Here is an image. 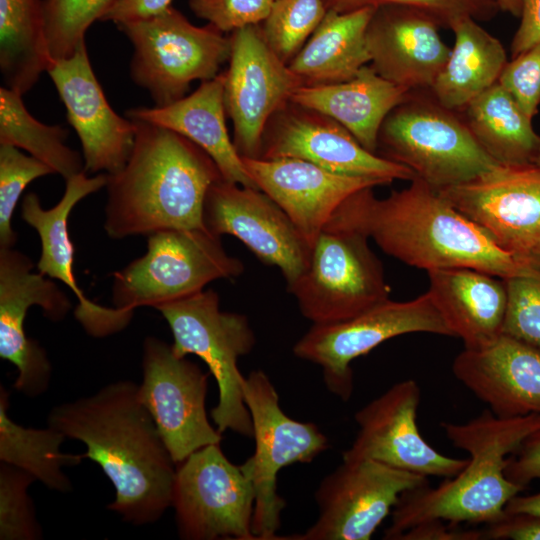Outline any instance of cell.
<instances>
[{
  "label": "cell",
  "mask_w": 540,
  "mask_h": 540,
  "mask_svg": "<svg viewBox=\"0 0 540 540\" xmlns=\"http://www.w3.org/2000/svg\"><path fill=\"white\" fill-rule=\"evenodd\" d=\"M48 426L83 442L115 488L108 509L124 521H157L171 506L176 469L156 424L131 381L106 385L92 396L54 407Z\"/></svg>",
  "instance_id": "1"
},
{
  "label": "cell",
  "mask_w": 540,
  "mask_h": 540,
  "mask_svg": "<svg viewBox=\"0 0 540 540\" xmlns=\"http://www.w3.org/2000/svg\"><path fill=\"white\" fill-rule=\"evenodd\" d=\"M373 189L347 198L325 228L359 232L387 255L426 271L465 267L502 279L531 271V264L499 248L423 180L415 177L409 186L383 199Z\"/></svg>",
  "instance_id": "2"
},
{
  "label": "cell",
  "mask_w": 540,
  "mask_h": 540,
  "mask_svg": "<svg viewBox=\"0 0 540 540\" xmlns=\"http://www.w3.org/2000/svg\"><path fill=\"white\" fill-rule=\"evenodd\" d=\"M133 121L132 152L120 171L107 174V235L123 239L168 229H206L205 198L223 178L214 160L172 130Z\"/></svg>",
  "instance_id": "3"
},
{
  "label": "cell",
  "mask_w": 540,
  "mask_h": 540,
  "mask_svg": "<svg viewBox=\"0 0 540 540\" xmlns=\"http://www.w3.org/2000/svg\"><path fill=\"white\" fill-rule=\"evenodd\" d=\"M440 426L456 448L469 454L468 462L437 487L427 484L403 493L384 539L397 540L409 528L432 520L496 522L505 515L509 500L525 490L507 478V456L540 429V414L504 418L486 409L467 422L443 421Z\"/></svg>",
  "instance_id": "4"
},
{
  "label": "cell",
  "mask_w": 540,
  "mask_h": 540,
  "mask_svg": "<svg viewBox=\"0 0 540 540\" xmlns=\"http://www.w3.org/2000/svg\"><path fill=\"white\" fill-rule=\"evenodd\" d=\"M422 92L409 91L387 115L378 136L379 156L408 167L435 190L468 182L498 165L458 111L441 105L431 91Z\"/></svg>",
  "instance_id": "5"
},
{
  "label": "cell",
  "mask_w": 540,
  "mask_h": 540,
  "mask_svg": "<svg viewBox=\"0 0 540 540\" xmlns=\"http://www.w3.org/2000/svg\"><path fill=\"white\" fill-rule=\"evenodd\" d=\"M156 309L170 327L174 353L179 357L196 355L214 376L219 399L211 417L216 429L252 437L251 415L244 400L245 376L238 367L239 358L250 353L256 342L248 318L221 311L219 296L212 289Z\"/></svg>",
  "instance_id": "6"
},
{
  "label": "cell",
  "mask_w": 540,
  "mask_h": 540,
  "mask_svg": "<svg viewBox=\"0 0 540 540\" xmlns=\"http://www.w3.org/2000/svg\"><path fill=\"white\" fill-rule=\"evenodd\" d=\"M116 26L133 46L132 81L147 90L158 107L185 97L193 81L216 77L230 58V36L210 24L195 26L173 6Z\"/></svg>",
  "instance_id": "7"
},
{
  "label": "cell",
  "mask_w": 540,
  "mask_h": 540,
  "mask_svg": "<svg viewBox=\"0 0 540 540\" xmlns=\"http://www.w3.org/2000/svg\"><path fill=\"white\" fill-rule=\"evenodd\" d=\"M244 265L207 229H168L148 236L146 253L114 272L113 304L134 311L157 308L204 290L218 279L241 275Z\"/></svg>",
  "instance_id": "8"
},
{
  "label": "cell",
  "mask_w": 540,
  "mask_h": 540,
  "mask_svg": "<svg viewBox=\"0 0 540 540\" xmlns=\"http://www.w3.org/2000/svg\"><path fill=\"white\" fill-rule=\"evenodd\" d=\"M244 400L251 415L255 451L242 471L255 490L252 531L256 540L280 539L277 531L285 500L277 491L279 471L295 463H310L329 447L317 425L290 418L267 374L252 371L244 380Z\"/></svg>",
  "instance_id": "9"
},
{
  "label": "cell",
  "mask_w": 540,
  "mask_h": 540,
  "mask_svg": "<svg viewBox=\"0 0 540 540\" xmlns=\"http://www.w3.org/2000/svg\"><path fill=\"white\" fill-rule=\"evenodd\" d=\"M368 239L331 228L317 237L305 271L287 286L313 324L345 321L389 299L383 265Z\"/></svg>",
  "instance_id": "10"
},
{
  "label": "cell",
  "mask_w": 540,
  "mask_h": 540,
  "mask_svg": "<svg viewBox=\"0 0 540 540\" xmlns=\"http://www.w3.org/2000/svg\"><path fill=\"white\" fill-rule=\"evenodd\" d=\"M410 333L453 337L428 291L409 301L389 298L345 321L313 324L293 353L319 365L327 389L347 401L354 389L351 363L385 341Z\"/></svg>",
  "instance_id": "11"
},
{
  "label": "cell",
  "mask_w": 540,
  "mask_h": 540,
  "mask_svg": "<svg viewBox=\"0 0 540 540\" xmlns=\"http://www.w3.org/2000/svg\"><path fill=\"white\" fill-rule=\"evenodd\" d=\"M177 465L171 506L182 539L256 540L254 487L220 444L205 446Z\"/></svg>",
  "instance_id": "12"
},
{
  "label": "cell",
  "mask_w": 540,
  "mask_h": 540,
  "mask_svg": "<svg viewBox=\"0 0 540 540\" xmlns=\"http://www.w3.org/2000/svg\"><path fill=\"white\" fill-rule=\"evenodd\" d=\"M437 191L499 248L524 263L540 260V166L498 164Z\"/></svg>",
  "instance_id": "13"
},
{
  "label": "cell",
  "mask_w": 540,
  "mask_h": 540,
  "mask_svg": "<svg viewBox=\"0 0 540 540\" xmlns=\"http://www.w3.org/2000/svg\"><path fill=\"white\" fill-rule=\"evenodd\" d=\"M428 484V477L383 463L342 460L318 486V517L288 539L369 540L401 495Z\"/></svg>",
  "instance_id": "14"
},
{
  "label": "cell",
  "mask_w": 540,
  "mask_h": 540,
  "mask_svg": "<svg viewBox=\"0 0 540 540\" xmlns=\"http://www.w3.org/2000/svg\"><path fill=\"white\" fill-rule=\"evenodd\" d=\"M142 367L140 400L175 464L205 446L221 443L222 433L212 427L206 413L210 372L177 356L172 345L152 336L143 344Z\"/></svg>",
  "instance_id": "15"
},
{
  "label": "cell",
  "mask_w": 540,
  "mask_h": 540,
  "mask_svg": "<svg viewBox=\"0 0 540 540\" xmlns=\"http://www.w3.org/2000/svg\"><path fill=\"white\" fill-rule=\"evenodd\" d=\"M230 39L224 103L232 141L241 157L258 158L269 119L302 82L267 45L260 24L235 30Z\"/></svg>",
  "instance_id": "16"
},
{
  "label": "cell",
  "mask_w": 540,
  "mask_h": 540,
  "mask_svg": "<svg viewBox=\"0 0 540 540\" xmlns=\"http://www.w3.org/2000/svg\"><path fill=\"white\" fill-rule=\"evenodd\" d=\"M258 158H296L328 171L384 185L413 180L408 167L366 150L340 123L291 100L269 119Z\"/></svg>",
  "instance_id": "17"
},
{
  "label": "cell",
  "mask_w": 540,
  "mask_h": 540,
  "mask_svg": "<svg viewBox=\"0 0 540 540\" xmlns=\"http://www.w3.org/2000/svg\"><path fill=\"white\" fill-rule=\"evenodd\" d=\"M203 223L212 234L232 235L261 262L278 267L287 286L308 265L311 246L282 208L258 188L218 180L207 192Z\"/></svg>",
  "instance_id": "18"
},
{
  "label": "cell",
  "mask_w": 540,
  "mask_h": 540,
  "mask_svg": "<svg viewBox=\"0 0 540 540\" xmlns=\"http://www.w3.org/2000/svg\"><path fill=\"white\" fill-rule=\"evenodd\" d=\"M420 388L413 379L392 385L359 409L357 435L342 460H374L426 477L450 478L468 459L446 456L429 445L417 425Z\"/></svg>",
  "instance_id": "19"
},
{
  "label": "cell",
  "mask_w": 540,
  "mask_h": 540,
  "mask_svg": "<svg viewBox=\"0 0 540 540\" xmlns=\"http://www.w3.org/2000/svg\"><path fill=\"white\" fill-rule=\"evenodd\" d=\"M33 267L25 254L0 248V357L18 370L14 387L31 397L46 391L52 367L45 350L25 334L28 309L38 305L52 321L62 320L71 309L65 293Z\"/></svg>",
  "instance_id": "20"
},
{
  "label": "cell",
  "mask_w": 540,
  "mask_h": 540,
  "mask_svg": "<svg viewBox=\"0 0 540 540\" xmlns=\"http://www.w3.org/2000/svg\"><path fill=\"white\" fill-rule=\"evenodd\" d=\"M46 72L79 137L85 172L120 171L132 152L136 124L110 106L90 64L86 44L72 56L52 62Z\"/></svg>",
  "instance_id": "21"
},
{
  "label": "cell",
  "mask_w": 540,
  "mask_h": 540,
  "mask_svg": "<svg viewBox=\"0 0 540 540\" xmlns=\"http://www.w3.org/2000/svg\"><path fill=\"white\" fill-rule=\"evenodd\" d=\"M60 201L50 209L41 206L35 193H28L21 204L23 220L36 230L41 242L37 263L40 273L57 279L71 289L78 300L74 310L76 320L93 337H105L124 329L134 311L105 307L88 299L80 289L73 271L74 245L68 228V219L75 205L88 195L106 186L107 174L88 177L81 172L65 181Z\"/></svg>",
  "instance_id": "22"
},
{
  "label": "cell",
  "mask_w": 540,
  "mask_h": 540,
  "mask_svg": "<svg viewBox=\"0 0 540 540\" xmlns=\"http://www.w3.org/2000/svg\"><path fill=\"white\" fill-rule=\"evenodd\" d=\"M258 189L271 197L313 247L338 207L354 193L382 182L337 174L296 158L242 157Z\"/></svg>",
  "instance_id": "23"
},
{
  "label": "cell",
  "mask_w": 540,
  "mask_h": 540,
  "mask_svg": "<svg viewBox=\"0 0 540 540\" xmlns=\"http://www.w3.org/2000/svg\"><path fill=\"white\" fill-rule=\"evenodd\" d=\"M440 28L418 8L377 6L366 31L370 66L384 79L409 90L430 89L451 51Z\"/></svg>",
  "instance_id": "24"
},
{
  "label": "cell",
  "mask_w": 540,
  "mask_h": 540,
  "mask_svg": "<svg viewBox=\"0 0 540 540\" xmlns=\"http://www.w3.org/2000/svg\"><path fill=\"white\" fill-rule=\"evenodd\" d=\"M452 372L499 417L540 414V349L534 346L502 334L486 347L464 348Z\"/></svg>",
  "instance_id": "25"
},
{
  "label": "cell",
  "mask_w": 540,
  "mask_h": 540,
  "mask_svg": "<svg viewBox=\"0 0 540 540\" xmlns=\"http://www.w3.org/2000/svg\"><path fill=\"white\" fill-rule=\"evenodd\" d=\"M224 83L225 73L222 72L202 81L194 92L172 104L130 108L126 111V117L155 124L184 136L214 160L223 179L257 188L228 134Z\"/></svg>",
  "instance_id": "26"
},
{
  "label": "cell",
  "mask_w": 540,
  "mask_h": 540,
  "mask_svg": "<svg viewBox=\"0 0 540 540\" xmlns=\"http://www.w3.org/2000/svg\"><path fill=\"white\" fill-rule=\"evenodd\" d=\"M432 300L466 349H480L502 335L507 290L502 278L465 267L427 271Z\"/></svg>",
  "instance_id": "27"
},
{
  "label": "cell",
  "mask_w": 540,
  "mask_h": 540,
  "mask_svg": "<svg viewBox=\"0 0 540 540\" xmlns=\"http://www.w3.org/2000/svg\"><path fill=\"white\" fill-rule=\"evenodd\" d=\"M409 91L384 79L370 65H365L355 77L345 82L300 86L291 101L334 119L366 150L377 154L383 121Z\"/></svg>",
  "instance_id": "28"
},
{
  "label": "cell",
  "mask_w": 540,
  "mask_h": 540,
  "mask_svg": "<svg viewBox=\"0 0 540 540\" xmlns=\"http://www.w3.org/2000/svg\"><path fill=\"white\" fill-rule=\"evenodd\" d=\"M376 7L327 10L321 23L288 64L302 86L345 82L370 63L366 31Z\"/></svg>",
  "instance_id": "29"
},
{
  "label": "cell",
  "mask_w": 540,
  "mask_h": 540,
  "mask_svg": "<svg viewBox=\"0 0 540 540\" xmlns=\"http://www.w3.org/2000/svg\"><path fill=\"white\" fill-rule=\"evenodd\" d=\"M450 30L454 45L430 91L441 105L460 111L498 82L507 54L502 43L471 17L458 20Z\"/></svg>",
  "instance_id": "30"
},
{
  "label": "cell",
  "mask_w": 540,
  "mask_h": 540,
  "mask_svg": "<svg viewBox=\"0 0 540 540\" xmlns=\"http://www.w3.org/2000/svg\"><path fill=\"white\" fill-rule=\"evenodd\" d=\"M464 111L471 133L498 164L535 162L540 136L532 127V118L498 82L473 99Z\"/></svg>",
  "instance_id": "31"
},
{
  "label": "cell",
  "mask_w": 540,
  "mask_h": 540,
  "mask_svg": "<svg viewBox=\"0 0 540 540\" xmlns=\"http://www.w3.org/2000/svg\"><path fill=\"white\" fill-rule=\"evenodd\" d=\"M50 64L41 0H0V71L4 86L23 95Z\"/></svg>",
  "instance_id": "32"
},
{
  "label": "cell",
  "mask_w": 540,
  "mask_h": 540,
  "mask_svg": "<svg viewBox=\"0 0 540 540\" xmlns=\"http://www.w3.org/2000/svg\"><path fill=\"white\" fill-rule=\"evenodd\" d=\"M8 392L0 387V460L20 468L48 488L60 492L71 489L63 467L81 462L82 455L63 453L60 449L66 436L48 426L45 429L25 428L7 414Z\"/></svg>",
  "instance_id": "33"
},
{
  "label": "cell",
  "mask_w": 540,
  "mask_h": 540,
  "mask_svg": "<svg viewBox=\"0 0 540 540\" xmlns=\"http://www.w3.org/2000/svg\"><path fill=\"white\" fill-rule=\"evenodd\" d=\"M67 136L61 125H46L34 118L20 93L1 86L0 145L27 151L66 181L85 171L83 156L65 144Z\"/></svg>",
  "instance_id": "34"
},
{
  "label": "cell",
  "mask_w": 540,
  "mask_h": 540,
  "mask_svg": "<svg viewBox=\"0 0 540 540\" xmlns=\"http://www.w3.org/2000/svg\"><path fill=\"white\" fill-rule=\"evenodd\" d=\"M116 0H41L44 37L52 62L72 56L85 44L88 28Z\"/></svg>",
  "instance_id": "35"
},
{
  "label": "cell",
  "mask_w": 540,
  "mask_h": 540,
  "mask_svg": "<svg viewBox=\"0 0 540 540\" xmlns=\"http://www.w3.org/2000/svg\"><path fill=\"white\" fill-rule=\"evenodd\" d=\"M327 13L323 0H275L262 22L267 45L287 65Z\"/></svg>",
  "instance_id": "36"
},
{
  "label": "cell",
  "mask_w": 540,
  "mask_h": 540,
  "mask_svg": "<svg viewBox=\"0 0 540 540\" xmlns=\"http://www.w3.org/2000/svg\"><path fill=\"white\" fill-rule=\"evenodd\" d=\"M49 174L53 170L37 158L0 145V248H13L16 242L12 217L22 192L33 180Z\"/></svg>",
  "instance_id": "37"
},
{
  "label": "cell",
  "mask_w": 540,
  "mask_h": 540,
  "mask_svg": "<svg viewBox=\"0 0 540 540\" xmlns=\"http://www.w3.org/2000/svg\"><path fill=\"white\" fill-rule=\"evenodd\" d=\"M36 480L28 472L1 462L0 539L35 540L41 538L33 504L27 493Z\"/></svg>",
  "instance_id": "38"
},
{
  "label": "cell",
  "mask_w": 540,
  "mask_h": 540,
  "mask_svg": "<svg viewBox=\"0 0 540 540\" xmlns=\"http://www.w3.org/2000/svg\"><path fill=\"white\" fill-rule=\"evenodd\" d=\"M503 280L507 308L502 334L540 349V260L529 273Z\"/></svg>",
  "instance_id": "39"
},
{
  "label": "cell",
  "mask_w": 540,
  "mask_h": 540,
  "mask_svg": "<svg viewBox=\"0 0 540 540\" xmlns=\"http://www.w3.org/2000/svg\"><path fill=\"white\" fill-rule=\"evenodd\" d=\"M327 10L340 13L365 7L381 5H406L418 8L431 15L441 28L450 29L458 20L471 17L489 21L498 13L495 0H323Z\"/></svg>",
  "instance_id": "40"
},
{
  "label": "cell",
  "mask_w": 540,
  "mask_h": 540,
  "mask_svg": "<svg viewBox=\"0 0 540 540\" xmlns=\"http://www.w3.org/2000/svg\"><path fill=\"white\" fill-rule=\"evenodd\" d=\"M275 0H189L191 11L223 33L262 23Z\"/></svg>",
  "instance_id": "41"
},
{
  "label": "cell",
  "mask_w": 540,
  "mask_h": 540,
  "mask_svg": "<svg viewBox=\"0 0 540 540\" xmlns=\"http://www.w3.org/2000/svg\"><path fill=\"white\" fill-rule=\"evenodd\" d=\"M498 83L533 118L540 104V43L507 62Z\"/></svg>",
  "instance_id": "42"
},
{
  "label": "cell",
  "mask_w": 540,
  "mask_h": 540,
  "mask_svg": "<svg viewBox=\"0 0 540 540\" xmlns=\"http://www.w3.org/2000/svg\"><path fill=\"white\" fill-rule=\"evenodd\" d=\"M515 454L508 457L505 474L526 489L533 480L540 479V429L529 435Z\"/></svg>",
  "instance_id": "43"
},
{
  "label": "cell",
  "mask_w": 540,
  "mask_h": 540,
  "mask_svg": "<svg viewBox=\"0 0 540 540\" xmlns=\"http://www.w3.org/2000/svg\"><path fill=\"white\" fill-rule=\"evenodd\" d=\"M482 530L488 540H540V515L505 514Z\"/></svg>",
  "instance_id": "44"
},
{
  "label": "cell",
  "mask_w": 540,
  "mask_h": 540,
  "mask_svg": "<svg viewBox=\"0 0 540 540\" xmlns=\"http://www.w3.org/2000/svg\"><path fill=\"white\" fill-rule=\"evenodd\" d=\"M442 520L417 524L403 532L397 540H482L483 530L460 529L458 524L446 525Z\"/></svg>",
  "instance_id": "45"
},
{
  "label": "cell",
  "mask_w": 540,
  "mask_h": 540,
  "mask_svg": "<svg viewBox=\"0 0 540 540\" xmlns=\"http://www.w3.org/2000/svg\"><path fill=\"white\" fill-rule=\"evenodd\" d=\"M171 3L172 0H116L101 21L119 24L149 18L165 11Z\"/></svg>",
  "instance_id": "46"
},
{
  "label": "cell",
  "mask_w": 540,
  "mask_h": 540,
  "mask_svg": "<svg viewBox=\"0 0 540 540\" xmlns=\"http://www.w3.org/2000/svg\"><path fill=\"white\" fill-rule=\"evenodd\" d=\"M520 18L511 42L512 58L540 43V0H523Z\"/></svg>",
  "instance_id": "47"
},
{
  "label": "cell",
  "mask_w": 540,
  "mask_h": 540,
  "mask_svg": "<svg viewBox=\"0 0 540 540\" xmlns=\"http://www.w3.org/2000/svg\"><path fill=\"white\" fill-rule=\"evenodd\" d=\"M504 513L540 515V492L524 496L515 495L506 504Z\"/></svg>",
  "instance_id": "48"
},
{
  "label": "cell",
  "mask_w": 540,
  "mask_h": 540,
  "mask_svg": "<svg viewBox=\"0 0 540 540\" xmlns=\"http://www.w3.org/2000/svg\"><path fill=\"white\" fill-rule=\"evenodd\" d=\"M499 10L520 17L523 0H495Z\"/></svg>",
  "instance_id": "49"
},
{
  "label": "cell",
  "mask_w": 540,
  "mask_h": 540,
  "mask_svg": "<svg viewBox=\"0 0 540 540\" xmlns=\"http://www.w3.org/2000/svg\"><path fill=\"white\" fill-rule=\"evenodd\" d=\"M534 163L537 164L538 166H540V151H539Z\"/></svg>",
  "instance_id": "50"
}]
</instances>
